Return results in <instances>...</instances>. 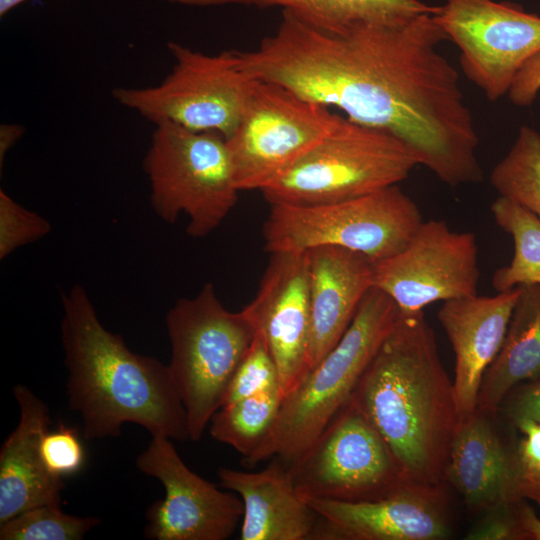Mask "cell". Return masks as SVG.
Masks as SVG:
<instances>
[{"mask_svg":"<svg viewBox=\"0 0 540 540\" xmlns=\"http://www.w3.org/2000/svg\"><path fill=\"white\" fill-rule=\"evenodd\" d=\"M435 14L330 34L282 11L274 34L233 54L250 77L394 135L442 182L478 183L479 137L459 73L438 49L448 37Z\"/></svg>","mask_w":540,"mask_h":540,"instance_id":"1","label":"cell"},{"mask_svg":"<svg viewBox=\"0 0 540 540\" xmlns=\"http://www.w3.org/2000/svg\"><path fill=\"white\" fill-rule=\"evenodd\" d=\"M350 399L408 483L442 485L460 415L423 311L399 313Z\"/></svg>","mask_w":540,"mask_h":540,"instance_id":"2","label":"cell"},{"mask_svg":"<svg viewBox=\"0 0 540 540\" xmlns=\"http://www.w3.org/2000/svg\"><path fill=\"white\" fill-rule=\"evenodd\" d=\"M66 394L87 440L118 437L133 423L152 436L190 441L187 414L168 365L131 351L99 320L85 288L62 294Z\"/></svg>","mask_w":540,"mask_h":540,"instance_id":"3","label":"cell"},{"mask_svg":"<svg viewBox=\"0 0 540 540\" xmlns=\"http://www.w3.org/2000/svg\"><path fill=\"white\" fill-rule=\"evenodd\" d=\"M399 313L386 293L372 287L338 343L283 398L271 432L243 465L273 458L289 464L302 455L350 399Z\"/></svg>","mask_w":540,"mask_h":540,"instance_id":"4","label":"cell"},{"mask_svg":"<svg viewBox=\"0 0 540 540\" xmlns=\"http://www.w3.org/2000/svg\"><path fill=\"white\" fill-rule=\"evenodd\" d=\"M165 323L168 368L186 410L190 441L196 442L222 406L257 328L244 309H226L212 283L192 298L178 299Z\"/></svg>","mask_w":540,"mask_h":540,"instance_id":"5","label":"cell"},{"mask_svg":"<svg viewBox=\"0 0 540 540\" xmlns=\"http://www.w3.org/2000/svg\"><path fill=\"white\" fill-rule=\"evenodd\" d=\"M419 164L385 131L340 117L335 127L261 192L269 204H322L397 185Z\"/></svg>","mask_w":540,"mask_h":540,"instance_id":"6","label":"cell"},{"mask_svg":"<svg viewBox=\"0 0 540 540\" xmlns=\"http://www.w3.org/2000/svg\"><path fill=\"white\" fill-rule=\"evenodd\" d=\"M422 222L398 184L332 203H273L263 225L264 248L271 254L337 246L378 261L402 250Z\"/></svg>","mask_w":540,"mask_h":540,"instance_id":"7","label":"cell"},{"mask_svg":"<svg viewBox=\"0 0 540 540\" xmlns=\"http://www.w3.org/2000/svg\"><path fill=\"white\" fill-rule=\"evenodd\" d=\"M143 167L154 212L170 224L185 214L193 238L213 232L238 200L226 138L218 132L156 124Z\"/></svg>","mask_w":540,"mask_h":540,"instance_id":"8","label":"cell"},{"mask_svg":"<svg viewBox=\"0 0 540 540\" xmlns=\"http://www.w3.org/2000/svg\"><path fill=\"white\" fill-rule=\"evenodd\" d=\"M167 46L175 59L171 73L155 86L115 88L114 99L155 125L169 122L228 139L242 118L254 79L238 67L232 50L208 55L175 42Z\"/></svg>","mask_w":540,"mask_h":540,"instance_id":"9","label":"cell"},{"mask_svg":"<svg viewBox=\"0 0 540 540\" xmlns=\"http://www.w3.org/2000/svg\"><path fill=\"white\" fill-rule=\"evenodd\" d=\"M340 117L284 86L254 79L242 118L226 139L238 190L269 186L327 136Z\"/></svg>","mask_w":540,"mask_h":540,"instance_id":"10","label":"cell"},{"mask_svg":"<svg viewBox=\"0 0 540 540\" xmlns=\"http://www.w3.org/2000/svg\"><path fill=\"white\" fill-rule=\"evenodd\" d=\"M287 465L303 499L370 501L411 484L381 435L351 399L313 444Z\"/></svg>","mask_w":540,"mask_h":540,"instance_id":"11","label":"cell"},{"mask_svg":"<svg viewBox=\"0 0 540 540\" xmlns=\"http://www.w3.org/2000/svg\"><path fill=\"white\" fill-rule=\"evenodd\" d=\"M435 19L458 47L467 79L491 102L508 94L522 66L540 52V16L513 2L444 0Z\"/></svg>","mask_w":540,"mask_h":540,"instance_id":"12","label":"cell"},{"mask_svg":"<svg viewBox=\"0 0 540 540\" xmlns=\"http://www.w3.org/2000/svg\"><path fill=\"white\" fill-rule=\"evenodd\" d=\"M479 277L475 235L453 231L442 220L423 221L402 250L374 263V287L400 313L476 295Z\"/></svg>","mask_w":540,"mask_h":540,"instance_id":"13","label":"cell"},{"mask_svg":"<svg viewBox=\"0 0 540 540\" xmlns=\"http://www.w3.org/2000/svg\"><path fill=\"white\" fill-rule=\"evenodd\" d=\"M136 467L159 480L165 490L164 498L146 511V538L226 540L242 521V499L221 491L190 470L170 438L152 436L147 448L137 456Z\"/></svg>","mask_w":540,"mask_h":540,"instance_id":"14","label":"cell"},{"mask_svg":"<svg viewBox=\"0 0 540 540\" xmlns=\"http://www.w3.org/2000/svg\"><path fill=\"white\" fill-rule=\"evenodd\" d=\"M319 522L318 540H442L451 535L442 485L406 484L370 501L307 498Z\"/></svg>","mask_w":540,"mask_h":540,"instance_id":"15","label":"cell"},{"mask_svg":"<svg viewBox=\"0 0 540 540\" xmlns=\"http://www.w3.org/2000/svg\"><path fill=\"white\" fill-rule=\"evenodd\" d=\"M262 333L278 370L282 400L310 371L306 252H275L253 300L243 308Z\"/></svg>","mask_w":540,"mask_h":540,"instance_id":"16","label":"cell"},{"mask_svg":"<svg viewBox=\"0 0 540 540\" xmlns=\"http://www.w3.org/2000/svg\"><path fill=\"white\" fill-rule=\"evenodd\" d=\"M519 294L520 286L495 296L451 299L438 311L455 355L453 387L460 418L477 409L484 374L503 345Z\"/></svg>","mask_w":540,"mask_h":540,"instance_id":"17","label":"cell"},{"mask_svg":"<svg viewBox=\"0 0 540 540\" xmlns=\"http://www.w3.org/2000/svg\"><path fill=\"white\" fill-rule=\"evenodd\" d=\"M305 252L309 276L311 370L338 343L364 296L374 287L375 261L337 246H318Z\"/></svg>","mask_w":540,"mask_h":540,"instance_id":"18","label":"cell"},{"mask_svg":"<svg viewBox=\"0 0 540 540\" xmlns=\"http://www.w3.org/2000/svg\"><path fill=\"white\" fill-rule=\"evenodd\" d=\"M13 395L19 422L0 450V524L31 508L61 505L63 477L46 468L40 443L50 424L49 409L27 386L18 384Z\"/></svg>","mask_w":540,"mask_h":540,"instance_id":"19","label":"cell"},{"mask_svg":"<svg viewBox=\"0 0 540 540\" xmlns=\"http://www.w3.org/2000/svg\"><path fill=\"white\" fill-rule=\"evenodd\" d=\"M479 409L460 418L454 432L445 479L473 511L486 512L519 499L516 453L504 446Z\"/></svg>","mask_w":540,"mask_h":540,"instance_id":"20","label":"cell"},{"mask_svg":"<svg viewBox=\"0 0 540 540\" xmlns=\"http://www.w3.org/2000/svg\"><path fill=\"white\" fill-rule=\"evenodd\" d=\"M220 486L243 501L241 540H308L319 522L318 514L299 496L289 466L278 458L263 470L231 468L217 471Z\"/></svg>","mask_w":540,"mask_h":540,"instance_id":"21","label":"cell"},{"mask_svg":"<svg viewBox=\"0 0 540 540\" xmlns=\"http://www.w3.org/2000/svg\"><path fill=\"white\" fill-rule=\"evenodd\" d=\"M188 6L280 7L303 23L330 34L362 26H395L437 12L420 0H167Z\"/></svg>","mask_w":540,"mask_h":540,"instance_id":"22","label":"cell"},{"mask_svg":"<svg viewBox=\"0 0 540 540\" xmlns=\"http://www.w3.org/2000/svg\"><path fill=\"white\" fill-rule=\"evenodd\" d=\"M540 378V285L520 286L503 345L486 370L477 409L493 414L519 384Z\"/></svg>","mask_w":540,"mask_h":540,"instance_id":"23","label":"cell"},{"mask_svg":"<svg viewBox=\"0 0 540 540\" xmlns=\"http://www.w3.org/2000/svg\"><path fill=\"white\" fill-rule=\"evenodd\" d=\"M495 223L514 241L509 265L495 271L493 288L504 292L523 285H540V219L515 201L499 196L491 204Z\"/></svg>","mask_w":540,"mask_h":540,"instance_id":"24","label":"cell"},{"mask_svg":"<svg viewBox=\"0 0 540 540\" xmlns=\"http://www.w3.org/2000/svg\"><path fill=\"white\" fill-rule=\"evenodd\" d=\"M282 403L279 389L242 398L220 407L210 420V435L251 457L264 443L277 419Z\"/></svg>","mask_w":540,"mask_h":540,"instance_id":"25","label":"cell"},{"mask_svg":"<svg viewBox=\"0 0 540 540\" xmlns=\"http://www.w3.org/2000/svg\"><path fill=\"white\" fill-rule=\"evenodd\" d=\"M490 182L500 196L540 219V133L523 125L508 153L493 168Z\"/></svg>","mask_w":540,"mask_h":540,"instance_id":"26","label":"cell"},{"mask_svg":"<svg viewBox=\"0 0 540 540\" xmlns=\"http://www.w3.org/2000/svg\"><path fill=\"white\" fill-rule=\"evenodd\" d=\"M101 524L97 517L64 513L61 505L26 510L0 524V540H81Z\"/></svg>","mask_w":540,"mask_h":540,"instance_id":"27","label":"cell"},{"mask_svg":"<svg viewBox=\"0 0 540 540\" xmlns=\"http://www.w3.org/2000/svg\"><path fill=\"white\" fill-rule=\"evenodd\" d=\"M273 389H279L277 366L264 336L257 330L230 382L222 406Z\"/></svg>","mask_w":540,"mask_h":540,"instance_id":"28","label":"cell"},{"mask_svg":"<svg viewBox=\"0 0 540 540\" xmlns=\"http://www.w3.org/2000/svg\"><path fill=\"white\" fill-rule=\"evenodd\" d=\"M51 231L44 217L32 212L0 190V259L17 248L35 242Z\"/></svg>","mask_w":540,"mask_h":540,"instance_id":"29","label":"cell"},{"mask_svg":"<svg viewBox=\"0 0 540 540\" xmlns=\"http://www.w3.org/2000/svg\"><path fill=\"white\" fill-rule=\"evenodd\" d=\"M40 453L52 474L64 477L77 472L84 462V450L77 433L64 425L47 431L40 443Z\"/></svg>","mask_w":540,"mask_h":540,"instance_id":"30","label":"cell"},{"mask_svg":"<svg viewBox=\"0 0 540 540\" xmlns=\"http://www.w3.org/2000/svg\"><path fill=\"white\" fill-rule=\"evenodd\" d=\"M518 501L486 511L484 518L468 532L465 539L521 540L516 510Z\"/></svg>","mask_w":540,"mask_h":540,"instance_id":"31","label":"cell"},{"mask_svg":"<svg viewBox=\"0 0 540 540\" xmlns=\"http://www.w3.org/2000/svg\"><path fill=\"white\" fill-rule=\"evenodd\" d=\"M505 399L506 413L513 423L520 419L540 423V378L516 386Z\"/></svg>","mask_w":540,"mask_h":540,"instance_id":"32","label":"cell"},{"mask_svg":"<svg viewBox=\"0 0 540 540\" xmlns=\"http://www.w3.org/2000/svg\"><path fill=\"white\" fill-rule=\"evenodd\" d=\"M540 91V52L532 56L515 76L508 91L510 101L519 107L533 104Z\"/></svg>","mask_w":540,"mask_h":540,"instance_id":"33","label":"cell"},{"mask_svg":"<svg viewBox=\"0 0 540 540\" xmlns=\"http://www.w3.org/2000/svg\"><path fill=\"white\" fill-rule=\"evenodd\" d=\"M516 510L521 540H540V518L533 508L520 499Z\"/></svg>","mask_w":540,"mask_h":540,"instance_id":"34","label":"cell"},{"mask_svg":"<svg viewBox=\"0 0 540 540\" xmlns=\"http://www.w3.org/2000/svg\"><path fill=\"white\" fill-rule=\"evenodd\" d=\"M24 129L17 124H2L0 128V163L3 165V159L6 153L20 139Z\"/></svg>","mask_w":540,"mask_h":540,"instance_id":"35","label":"cell"},{"mask_svg":"<svg viewBox=\"0 0 540 540\" xmlns=\"http://www.w3.org/2000/svg\"><path fill=\"white\" fill-rule=\"evenodd\" d=\"M517 491L520 498L529 499L540 508V476L519 477Z\"/></svg>","mask_w":540,"mask_h":540,"instance_id":"36","label":"cell"},{"mask_svg":"<svg viewBox=\"0 0 540 540\" xmlns=\"http://www.w3.org/2000/svg\"><path fill=\"white\" fill-rule=\"evenodd\" d=\"M26 0H0V15L7 14L11 9L23 3Z\"/></svg>","mask_w":540,"mask_h":540,"instance_id":"37","label":"cell"}]
</instances>
